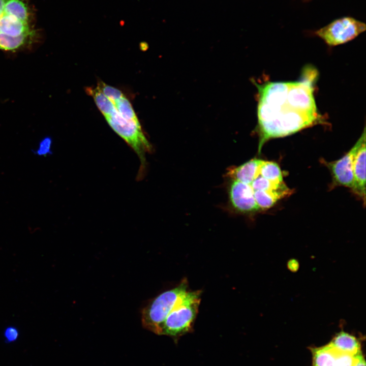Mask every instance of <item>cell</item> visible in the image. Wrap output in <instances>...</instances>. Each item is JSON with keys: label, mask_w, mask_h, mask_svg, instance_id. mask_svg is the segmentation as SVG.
I'll list each match as a JSON object with an SVG mask.
<instances>
[{"label": "cell", "mask_w": 366, "mask_h": 366, "mask_svg": "<svg viewBox=\"0 0 366 366\" xmlns=\"http://www.w3.org/2000/svg\"><path fill=\"white\" fill-rule=\"evenodd\" d=\"M317 75L316 69L308 67L299 81L254 83L258 90L259 153L270 139L290 135L322 122L314 97Z\"/></svg>", "instance_id": "6da1fadb"}, {"label": "cell", "mask_w": 366, "mask_h": 366, "mask_svg": "<svg viewBox=\"0 0 366 366\" xmlns=\"http://www.w3.org/2000/svg\"><path fill=\"white\" fill-rule=\"evenodd\" d=\"M201 291L189 290L176 301L165 319L160 334L172 338L175 342L192 332L201 301Z\"/></svg>", "instance_id": "7a4b0ae2"}, {"label": "cell", "mask_w": 366, "mask_h": 366, "mask_svg": "<svg viewBox=\"0 0 366 366\" xmlns=\"http://www.w3.org/2000/svg\"><path fill=\"white\" fill-rule=\"evenodd\" d=\"M189 290L186 279L174 288L166 290L151 300L142 310L143 326L160 334L162 325L178 299Z\"/></svg>", "instance_id": "3957f363"}, {"label": "cell", "mask_w": 366, "mask_h": 366, "mask_svg": "<svg viewBox=\"0 0 366 366\" xmlns=\"http://www.w3.org/2000/svg\"><path fill=\"white\" fill-rule=\"evenodd\" d=\"M105 118L113 131L138 156L141 163L138 178H142L146 168L145 155L152 151V147L144 133L139 121L126 119L117 111Z\"/></svg>", "instance_id": "277c9868"}, {"label": "cell", "mask_w": 366, "mask_h": 366, "mask_svg": "<svg viewBox=\"0 0 366 366\" xmlns=\"http://www.w3.org/2000/svg\"><path fill=\"white\" fill-rule=\"evenodd\" d=\"M365 24L351 17L336 19L315 32V34L329 46L346 43L365 30Z\"/></svg>", "instance_id": "5b68a950"}, {"label": "cell", "mask_w": 366, "mask_h": 366, "mask_svg": "<svg viewBox=\"0 0 366 366\" xmlns=\"http://www.w3.org/2000/svg\"><path fill=\"white\" fill-rule=\"evenodd\" d=\"M365 141V128L362 135L352 148L341 159L328 163L334 181L338 185L352 189L353 185V164L356 152L363 141Z\"/></svg>", "instance_id": "8992f818"}, {"label": "cell", "mask_w": 366, "mask_h": 366, "mask_svg": "<svg viewBox=\"0 0 366 366\" xmlns=\"http://www.w3.org/2000/svg\"><path fill=\"white\" fill-rule=\"evenodd\" d=\"M251 185L236 180L231 182L229 195L232 207L237 211L248 214L260 210L254 196Z\"/></svg>", "instance_id": "52a82bcc"}, {"label": "cell", "mask_w": 366, "mask_h": 366, "mask_svg": "<svg viewBox=\"0 0 366 366\" xmlns=\"http://www.w3.org/2000/svg\"><path fill=\"white\" fill-rule=\"evenodd\" d=\"M352 191L365 201V141H363L355 155L353 169Z\"/></svg>", "instance_id": "ba28073f"}, {"label": "cell", "mask_w": 366, "mask_h": 366, "mask_svg": "<svg viewBox=\"0 0 366 366\" xmlns=\"http://www.w3.org/2000/svg\"><path fill=\"white\" fill-rule=\"evenodd\" d=\"M263 160L253 159L237 167L231 168L227 175L240 182L251 185L259 175V169Z\"/></svg>", "instance_id": "9c48e42d"}, {"label": "cell", "mask_w": 366, "mask_h": 366, "mask_svg": "<svg viewBox=\"0 0 366 366\" xmlns=\"http://www.w3.org/2000/svg\"><path fill=\"white\" fill-rule=\"evenodd\" d=\"M0 33L17 37L33 33L28 22L6 14L0 17Z\"/></svg>", "instance_id": "30bf717a"}, {"label": "cell", "mask_w": 366, "mask_h": 366, "mask_svg": "<svg viewBox=\"0 0 366 366\" xmlns=\"http://www.w3.org/2000/svg\"><path fill=\"white\" fill-rule=\"evenodd\" d=\"M329 344L341 352L351 354L361 352L360 345L356 338L344 331L338 333Z\"/></svg>", "instance_id": "8fae6325"}, {"label": "cell", "mask_w": 366, "mask_h": 366, "mask_svg": "<svg viewBox=\"0 0 366 366\" xmlns=\"http://www.w3.org/2000/svg\"><path fill=\"white\" fill-rule=\"evenodd\" d=\"M254 191H264L276 195L280 199L290 195L292 191L283 182L278 183L259 175L251 184Z\"/></svg>", "instance_id": "7c38bea8"}, {"label": "cell", "mask_w": 366, "mask_h": 366, "mask_svg": "<svg viewBox=\"0 0 366 366\" xmlns=\"http://www.w3.org/2000/svg\"><path fill=\"white\" fill-rule=\"evenodd\" d=\"M313 366H333L336 350L329 344L312 349Z\"/></svg>", "instance_id": "4fadbf2b"}, {"label": "cell", "mask_w": 366, "mask_h": 366, "mask_svg": "<svg viewBox=\"0 0 366 366\" xmlns=\"http://www.w3.org/2000/svg\"><path fill=\"white\" fill-rule=\"evenodd\" d=\"M85 90L87 94L93 98L97 106L105 117L111 116L116 112L117 110L114 103L101 93L97 87L95 88L86 87Z\"/></svg>", "instance_id": "5bb4252c"}, {"label": "cell", "mask_w": 366, "mask_h": 366, "mask_svg": "<svg viewBox=\"0 0 366 366\" xmlns=\"http://www.w3.org/2000/svg\"><path fill=\"white\" fill-rule=\"evenodd\" d=\"M33 33L14 37L0 33V50L15 51L27 44Z\"/></svg>", "instance_id": "9a60e30c"}, {"label": "cell", "mask_w": 366, "mask_h": 366, "mask_svg": "<svg viewBox=\"0 0 366 366\" xmlns=\"http://www.w3.org/2000/svg\"><path fill=\"white\" fill-rule=\"evenodd\" d=\"M4 14L28 22V9L25 3L21 0H6Z\"/></svg>", "instance_id": "2e32d148"}, {"label": "cell", "mask_w": 366, "mask_h": 366, "mask_svg": "<svg viewBox=\"0 0 366 366\" xmlns=\"http://www.w3.org/2000/svg\"><path fill=\"white\" fill-rule=\"evenodd\" d=\"M259 175L270 181L283 182V175L279 165L275 162L263 161L259 169Z\"/></svg>", "instance_id": "e0dca14e"}, {"label": "cell", "mask_w": 366, "mask_h": 366, "mask_svg": "<svg viewBox=\"0 0 366 366\" xmlns=\"http://www.w3.org/2000/svg\"><path fill=\"white\" fill-rule=\"evenodd\" d=\"M254 196L260 209L270 208L280 199L274 194L264 191H254Z\"/></svg>", "instance_id": "ac0fdd59"}, {"label": "cell", "mask_w": 366, "mask_h": 366, "mask_svg": "<svg viewBox=\"0 0 366 366\" xmlns=\"http://www.w3.org/2000/svg\"><path fill=\"white\" fill-rule=\"evenodd\" d=\"M114 104L118 113L124 118L139 121L130 101L125 96L116 101Z\"/></svg>", "instance_id": "d6986e66"}, {"label": "cell", "mask_w": 366, "mask_h": 366, "mask_svg": "<svg viewBox=\"0 0 366 366\" xmlns=\"http://www.w3.org/2000/svg\"><path fill=\"white\" fill-rule=\"evenodd\" d=\"M97 88L113 103L125 96L119 89L108 85L102 81L98 82Z\"/></svg>", "instance_id": "ffe728a7"}, {"label": "cell", "mask_w": 366, "mask_h": 366, "mask_svg": "<svg viewBox=\"0 0 366 366\" xmlns=\"http://www.w3.org/2000/svg\"><path fill=\"white\" fill-rule=\"evenodd\" d=\"M360 353L351 354L336 350L333 366H353Z\"/></svg>", "instance_id": "44dd1931"}, {"label": "cell", "mask_w": 366, "mask_h": 366, "mask_svg": "<svg viewBox=\"0 0 366 366\" xmlns=\"http://www.w3.org/2000/svg\"><path fill=\"white\" fill-rule=\"evenodd\" d=\"M52 139L49 137H47L42 139L39 144V148L36 153L39 156H46L51 154V146Z\"/></svg>", "instance_id": "7402d4cb"}, {"label": "cell", "mask_w": 366, "mask_h": 366, "mask_svg": "<svg viewBox=\"0 0 366 366\" xmlns=\"http://www.w3.org/2000/svg\"><path fill=\"white\" fill-rule=\"evenodd\" d=\"M5 342L7 343L16 341L19 337L18 330L14 326L7 327L4 332Z\"/></svg>", "instance_id": "603a6c76"}, {"label": "cell", "mask_w": 366, "mask_h": 366, "mask_svg": "<svg viewBox=\"0 0 366 366\" xmlns=\"http://www.w3.org/2000/svg\"><path fill=\"white\" fill-rule=\"evenodd\" d=\"M287 266L290 271L295 272L299 269V263L295 259H291L288 261Z\"/></svg>", "instance_id": "cb8c5ba5"}, {"label": "cell", "mask_w": 366, "mask_h": 366, "mask_svg": "<svg viewBox=\"0 0 366 366\" xmlns=\"http://www.w3.org/2000/svg\"><path fill=\"white\" fill-rule=\"evenodd\" d=\"M353 366H365V362L361 353L359 354L358 358Z\"/></svg>", "instance_id": "d4e9b609"}, {"label": "cell", "mask_w": 366, "mask_h": 366, "mask_svg": "<svg viewBox=\"0 0 366 366\" xmlns=\"http://www.w3.org/2000/svg\"><path fill=\"white\" fill-rule=\"evenodd\" d=\"M6 0H0V17L4 13V7Z\"/></svg>", "instance_id": "484cf974"}]
</instances>
